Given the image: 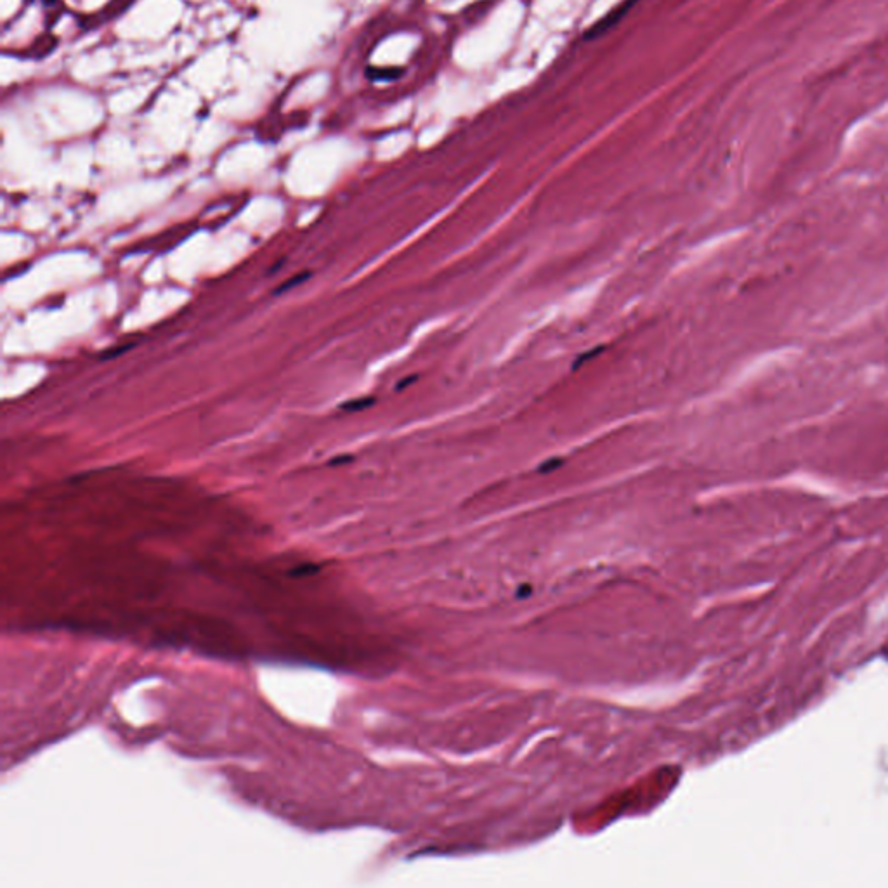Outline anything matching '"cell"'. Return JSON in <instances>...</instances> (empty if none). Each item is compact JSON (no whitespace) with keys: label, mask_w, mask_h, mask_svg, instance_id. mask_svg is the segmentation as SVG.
I'll list each match as a JSON object with an SVG mask.
<instances>
[{"label":"cell","mask_w":888,"mask_h":888,"mask_svg":"<svg viewBox=\"0 0 888 888\" xmlns=\"http://www.w3.org/2000/svg\"><path fill=\"white\" fill-rule=\"evenodd\" d=\"M562 464H564V460H561V458H555V460H550V462H543L540 472H552L554 469H559Z\"/></svg>","instance_id":"7a4b0ae2"},{"label":"cell","mask_w":888,"mask_h":888,"mask_svg":"<svg viewBox=\"0 0 888 888\" xmlns=\"http://www.w3.org/2000/svg\"><path fill=\"white\" fill-rule=\"evenodd\" d=\"M370 405H373V399L363 398L349 401V403H346V405L342 406V408H344V410H347V412H360V410H363V408H366V406Z\"/></svg>","instance_id":"6da1fadb"},{"label":"cell","mask_w":888,"mask_h":888,"mask_svg":"<svg viewBox=\"0 0 888 888\" xmlns=\"http://www.w3.org/2000/svg\"><path fill=\"white\" fill-rule=\"evenodd\" d=\"M602 349H604V347H597V349H594V351H588V353L583 354L580 360L575 361V368L576 366L583 365V363H587L588 360H594L595 356H597V353H601Z\"/></svg>","instance_id":"3957f363"}]
</instances>
